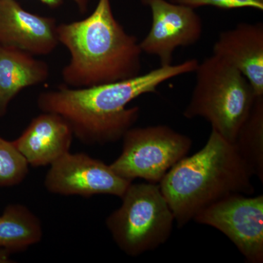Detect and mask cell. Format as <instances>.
Returning a JSON list of instances; mask_svg holds the SVG:
<instances>
[{
	"mask_svg": "<svg viewBox=\"0 0 263 263\" xmlns=\"http://www.w3.org/2000/svg\"><path fill=\"white\" fill-rule=\"evenodd\" d=\"M152 12L149 32L139 42L143 53L155 56L160 66L172 65L175 51L193 46L203 31L202 18L195 9L167 0H141Z\"/></svg>",
	"mask_w": 263,
	"mask_h": 263,
	"instance_id": "9",
	"label": "cell"
},
{
	"mask_svg": "<svg viewBox=\"0 0 263 263\" xmlns=\"http://www.w3.org/2000/svg\"><path fill=\"white\" fill-rule=\"evenodd\" d=\"M252 176L233 145L212 129L205 146L175 164L159 184L178 227L183 228L224 197L253 195Z\"/></svg>",
	"mask_w": 263,
	"mask_h": 263,
	"instance_id": "3",
	"label": "cell"
},
{
	"mask_svg": "<svg viewBox=\"0 0 263 263\" xmlns=\"http://www.w3.org/2000/svg\"><path fill=\"white\" fill-rule=\"evenodd\" d=\"M28 174V162L13 141L0 136V187L20 184Z\"/></svg>",
	"mask_w": 263,
	"mask_h": 263,
	"instance_id": "16",
	"label": "cell"
},
{
	"mask_svg": "<svg viewBox=\"0 0 263 263\" xmlns=\"http://www.w3.org/2000/svg\"><path fill=\"white\" fill-rule=\"evenodd\" d=\"M121 198L122 205L105 221L120 250L138 257L168 240L175 218L159 183L132 182Z\"/></svg>",
	"mask_w": 263,
	"mask_h": 263,
	"instance_id": "5",
	"label": "cell"
},
{
	"mask_svg": "<svg viewBox=\"0 0 263 263\" xmlns=\"http://www.w3.org/2000/svg\"><path fill=\"white\" fill-rule=\"evenodd\" d=\"M213 55L239 70L256 97L263 96V24L240 23L223 31L213 46Z\"/></svg>",
	"mask_w": 263,
	"mask_h": 263,
	"instance_id": "11",
	"label": "cell"
},
{
	"mask_svg": "<svg viewBox=\"0 0 263 263\" xmlns=\"http://www.w3.org/2000/svg\"><path fill=\"white\" fill-rule=\"evenodd\" d=\"M73 137L70 125L61 116L42 112L33 118L13 143L29 165L45 167L70 152Z\"/></svg>",
	"mask_w": 263,
	"mask_h": 263,
	"instance_id": "12",
	"label": "cell"
},
{
	"mask_svg": "<svg viewBox=\"0 0 263 263\" xmlns=\"http://www.w3.org/2000/svg\"><path fill=\"white\" fill-rule=\"evenodd\" d=\"M39 1L48 5L50 8H56L57 7L60 6L63 0H39ZM72 1L75 3L80 13H85L87 11L91 0H72Z\"/></svg>",
	"mask_w": 263,
	"mask_h": 263,
	"instance_id": "18",
	"label": "cell"
},
{
	"mask_svg": "<svg viewBox=\"0 0 263 263\" xmlns=\"http://www.w3.org/2000/svg\"><path fill=\"white\" fill-rule=\"evenodd\" d=\"M198 64L196 59H191L178 65L160 66L132 79L91 87L61 85L41 93L37 108L61 116L83 144L115 143L122 139L139 119V107L127 108L128 104L141 95L156 92L165 81L195 72Z\"/></svg>",
	"mask_w": 263,
	"mask_h": 263,
	"instance_id": "1",
	"label": "cell"
},
{
	"mask_svg": "<svg viewBox=\"0 0 263 263\" xmlns=\"http://www.w3.org/2000/svg\"><path fill=\"white\" fill-rule=\"evenodd\" d=\"M237 153L252 176L263 183V96L257 97L250 114L240 127L234 143Z\"/></svg>",
	"mask_w": 263,
	"mask_h": 263,
	"instance_id": "15",
	"label": "cell"
},
{
	"mask_svg": "<svg viewBox=\"0 0 263 263\" xmlns=\"http://www.w3.org/2000/svg\"><path fill=\"white\" fill-rule=\"evenodd\" d=\"M42 223L22 204H10L0 216V249L21 252L42 240Z\"/></svg>",
	"mask_w": 263,
	"mask_h": 263,
	"instance_id": "14",
	"label": "cell"
},
{
	"mask_svg": "<svg viewBox=\"0 0 263 263\" xmlns=\"http://www.w3.org/2000/svg\"><path fill=\"white\" fill-rule=\"evenodd\" d=\"M195 72L196 81L183 117L205 119L233 144L257 98L252 85L239 70L215 55L199 63Z\"/></svg>",
	"mask_w": 263,
	"mask_h": 263,
	"instance_id": "4",
	"label": "cell"
},
{
	"mask_svg": "<svg viewBox=\"0 0 263 263\" xmlns=\"http://www.w3.org/2000/svg\"><path fill=\"white\" fill-rule=\"evenodd\" d=\"M171 3L186 5L196 9L200 7L211 6L219 9L253 8L263 10V0H170Z\"/></svg>",
	"mask_w": 263,
	"mask_h": 263,
	"instance_id": "17",
	"label": "cell"
},
{
	"mask_svg": "<svg viewBox=\"0 0 263 263\" xmlns=\"http://www.w3.org/2000/svg\"><path fill=\"white\" fill-rule=\"evenodd\" d=\"M121 155L110 164L121 177L159 183L175 164L187 156L193 141L167 125L131 127L122 138Z\"/></svg>",
	"mask_w": 263,
	"mask_h": 263,
	"instance_id": "6",
	"label": "cell"
},
{
	"mask_svg": "<svg viewBox=\"0 0 263 263\" xmlns=\"http://www.w3.org/2000/svg\"><path fill=\"white\" fill-rule=\"evenodd\" d=\"M57 32L70 53L62 71L67 86L91 87L141 75L143 52L138 38L118 22L110 0H98L83 20L58 24Z\"/></svg>",
	"mask_w": 263,
	"mask_h": 263,
	"instance_id": "2",
	"label": "cell"
},
{
	"mask_svg": "<svg viewBox=\"0 0 263 263\" xmlns=\"http://www.w3.org/2000/svg\"><path fill=\"white\" fill-rule=\"evenodd\" d=\"M193 220L226 235L247 262H263L262 195H230L202 209Z\"/></svg>",
	"mask_w": 263,
	"mask_h": 263,
	"instance_id": "7",
	"label": "cell"
},
{
	"mask_svg": "<svg viewBox=\"0 0 263 263\" xmlns=\"http://www.w3.org/2000/svg\"><path fill=\"white\" fill-rule=\"evenodd\" d=\"M10 252L5 249H0V263L11 262L10 259Z\"/></svg>",
	"mask_w": 263,
	"mask_h": 263,
	"instance_id": "19",
	"label": "cell"
},
{
	"mask_svg": "<svg viewBox=\"0 0 263 263\" xmlns=\"http://www.w3.org/2000/svg\"><path fill=\"white\" fill-rule=\"evenodd\" d=\"M50 67L26 52L0 45V117L13 100L27 88L46 82Z\"/></svg>",
	"mask_w": 263,
	"mask_h": 263,
	"instance_id": "13",
	"label": "cell"
},
{
	"mask_svg": "<svg viewBox=\"0 0 263 263\" xmlns=\"http://www.w3.org/2000/svg\"><path fill=\"white\" fill-rule=\"evenodd\" d=\"M57 20L34 14L15 0H0V45L47 56L60 44Z\"/></svg>",
	"mask_w": 263,
	"mask_h": 263,
	"instance_id": "10",
	"label": "cell"
},
{
	"mask_svg": "<svg viewBox=\"0 0 263 263\" xmlns=\"http://www.w3.org/2000/svg\"><path fill=\"white\" fill-rule=\"evenodd\" d=\"M133 181L114 172L110 164L85 153H68L50 165L44 180L49 193L89 197L109 195L122 197Z\"/></svg>",
	"mask_w": 263,
	"mask_h": 263,
	"instance_id": "8",
	"label": "cell"
}]
</instances>
